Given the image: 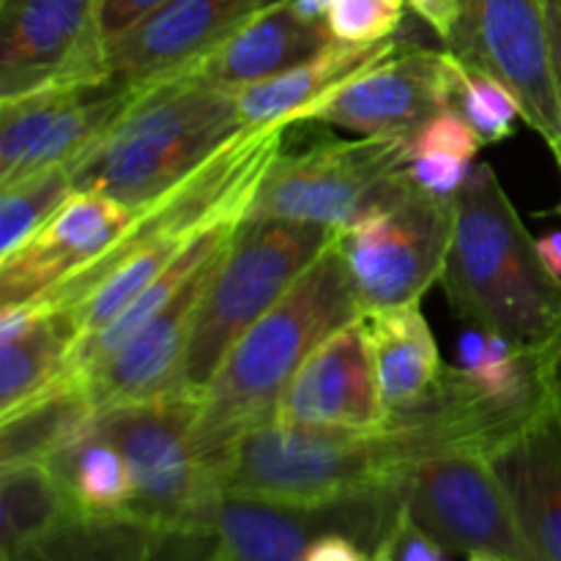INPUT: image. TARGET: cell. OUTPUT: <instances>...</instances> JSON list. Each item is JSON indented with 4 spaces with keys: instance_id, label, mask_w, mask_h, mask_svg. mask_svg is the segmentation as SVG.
<instances>
[{
    "instance_id": "obj_1",
    "label": "cell",
    "mask_w": 561,
    "mask_h": 561,
    "mask_svg": "<svg viewBox=\"0 0 561 561\" xmlns=\"http://www.w3.org/2000/svg\"><path fill=\"white\" fill-rule=\"evenodd\" d=\"M285 131L288 124L241 129L179 184L137 206L129 228L96 261L31 301L69 316L77 340L102 332L201 236L247 217Z\"/></svg>"
},
{
    "instance_id": "obj_2",
    "label": "cell",
    "mask_w": 561,
    "mask_h": 561,
    "mask_svg": "<svg viewBox=\"0 0 561 561\" xmlns=\"http://www.w3.org/2000/svg\"><path fill=\"white\" fill-rule=\"evenodd\" d=\"M359 316L362 305L332 241L299 283L236 340L197 392L192 436L211 471L230 444L277 420L285 389L307 356Z\"/></svg>"
},
{
    "instance_id": "obj_3",
    "label": "cell",
    "mask_w": 561,
    "mask_h": 561,
    "mask_svg": "<svg viewBox=\"0 0 561 561\" xmlns=\"http://www.w3.org/2000/svg\"><path fill=\"white\" fill-rule=\"evenodd\" d=\"M444 296L463 321L515 343L553 340L561 329V279L537 250L518 208L488 162L453 201Z\"/></svg>"
},
{
    "instance_id": "obj_4",
    "label": "cell",
    "mask_w": 561,
    "mask_h": 561,
    "mask_svg": "<svg viewBox=\"0 0 561 561\" xmlns=\"http://www.w3.org/2000/svg\"><path fill=\"white\" fill-rule=\"evenodd\" d=\"M244 129L233 88L153 82L77 162L75 190L142 206Z\"/></svg>"
},
{
    "instance_id": "obj_5",
    "label": "cell",
    "mask_w": 561,
    "mask_h": 561,
    "mask_svg": "<svg viewBox=\"0 0 561 561\" xmlns=\"http://www.w3.org/2000/svg\"><path fill=\"white\" fill-rule=\"evenodd\" d=\"M420 460L398 422L376 431L268 422L214 463L219 493L285 504H332L389 491Z\"/></svg>"
},
{
    "instance_id": "obj_6",
    "label": "cell",
    "mask_w": 561,
    "mask_h": 561,
    "mask_svg": "<svg viewBox=\"0 0 561 561\" xmlns=\"http://www.w3.org/2000/svg\"><path fill=\"white\" fill-rule=\"evenodd\" d=\"M337 230L288 219H241L201 294L186 387L201 392L236 340L261 321L323 255Z\"/></svg>"
},
{
    "instance_id": "obj_7",
    "label": "cell",
    "mask_w": 561,
    "mask_h": 561,
    "mask_svg": "<svg viewBox=\"0 0 561 561\" xmlns=\"http://www.w3.org/2000/svg\"><path fill=\"white\" fill-rule=\"evenodd\" d=\"M409 140L356 137L279 151L244 219H288L343 230L411 192Z\"/></svg>"
},
{
    "instance_id": "obj_8",
    "label": "cell",
    "mask_w": 561,
    "mask_h": 561,
    "mask_svg": "<svg viewBox=\"0 0 561 561\" xmlns=\"http://www.w3.org/2000/svg\"><path fill=\"white\" fill-rule=\"evenodd\" d=\"M195 411L197 392H175L96 414L93 431L110 438L131 469L129 515L159 526H192L222 496L192 436Z\"/></svg>"
},
{
    "instance_id": "obj_9",
    "label": "cell",
    "mask_w": 561,
    "mask_h": 561,
    "mask_svg": "<svg viewBox=\"0 0 561 561\" xmlns=\"http://www.w3.org/2000/svg\"><path fill=\"white\" fill-rule=\"evenodd\" d=\"M392 491L400 507L447 551L466 557L493 553L502 561H540L488 455H431L409 466Z\"/></svg>"
},
{
    "instance_id": "obj_10",
    "label": "cell",
    "mask_w": 561,
    "mask_h": 561,
    "mask_svg": "<svg viewBox=\"0 0 561 561\" xmlns=\"http://www.w3.org/2000/svg\"><path fill=\"white\" fill-rule=\"evenodd\" d=\"M453 236V201L411 186L392 206L337 230L334 244L345 263L362 312L420 305L442 279Z\"/></svg>"
},
{
    "instance_id": "obj_11",
    "label": "cell",
    "mask_w": 561,
    "mask_h": 561,
    "mask_svg": "<svg viewBox=\"0 0 561 561\" xmlns=\"http://www.w3.org/2000/svg\"><path fill=\"white\" fill-rule=\"evenodd\" d=\"M398 513L392 488L332 504H285L222 493L197 524L208 529L206 561H301L310 542L329 531H343L373 553Z\"/></svg>"
},
{
    "instance_id": "obj_12",
    "label": "cell",
    "mask_w": 561,
    "mask_h": 561,
    "mask_svg": "<svg viewBox=\"0 0 561 561\" xmlns=\"http://www.w3.org/2000/svg\"><path fill=\"white\" fill-rule=\"evenodd\" d=\"M140 93L104 77L0 99V186L77 162Z\"/></svg>"
},
{
    "instance_id": "obj_13",
    "label": "cell",
    "mask_w": 561,
    "mask_h": 561,
    "mask_svg": "<svg viewBox=\"0 0 561 561\" xmlns=\"http://www.w3.org/2000/svg\"><path fill=\"white\" fill-rule=\"evenodd\" d=\"M447 49L463 64L491 71L518 96L526 126L551 153L559 146L557 82L546 0H460Z\"/></svg>"
},
{
    "instance_id": "obj_14",
    "label": "cell",
    "mask_w": 561,
    "mask_h": 561,
    "mask_svg": "<svg viewBox=\"0 0 561 561\" xmlns=\"http://www.w3.org/2000/svg\"><path fill=\"white\" fill-rule=\"evenodd\" d=\"M104 77L99 0H0V99Z\"/></svg>"
},
{
    "instance_id": "obj_15",
    "label": "cell",
    "mask_w": 561,
    "mask_h": 561,
    "mask_svg": "<svg viewBox=\"0 0 561 561\" xmlns=\"http://www.w3.org/2000/svg\"><path fill=\"white\" fill-rule=\"evenodd\" d=\"M449 49L400 42L376 66L312 107L301 124H329L356 137L409 140L431 115L449 107Z\"/></svg>"
},
{
    "instance_id": "obj_16",
    "label": "cell",
    "mask_w": 561,
    "mask_h": 561,
    "mask_svg": "<svg viewBox=\"0 0 561 561\" xmlns=\"http://www.w3.org/2000/svg\"><path fill=\"white\" fill-rule=\"evenodd\" d=\"M135 214V206L102 192H71L25 244L0 257V307L36 299L96 261L129 228Z\"/></svg>"
},
{
    "instance_id": "obj_17",
    "label": "cell",
    "mask_w": 561,
    "mask_h": 561,
    "mask_svg": "<svg viewBox=\"0 0 561 561\" xmlns=\"http://www.w3.org/2000/svg\"><path fill=\"white\" fill-rule=\"evenodd\" d=\"M274 422L340 431H376L387 425L389 409L359 318L307 356L285 389Z\"/></svg>"
},
{
    "instance_id": "obj_18",
    "label": "cell",
    "mask_w": 561,
    "mask_h": 561,
    "mask_svg": "<svg viewBox=\"0 0 561 561\" xmlns=\"http://www.w3.org/2000/svg\"><path fill=\"white\" fill-rule=\"evenodd\" d=\"M222 250L186 283V288L170 301L168 310L159 312L129 343L121 345L115 354H110L80 378L96 411L157 400L175 392H192L186 387L192 327H195L201 294Z\"/></svg>"
},
{
    "instance_id": "obj_19",
    "label": "cell",
    "mask_w": 561,
    "mask_h": 561,
    "mask_svg": "<svg viewBox=\"0 0 561 561\" xmlns=\"http://www.w3.org/2000/svg\"><path fill=\"white\" fill-rule=\"evenodd\" d=\"M268 3L274 0H168L110 38V77L124 85H151L159 77L201 58Z\"/></svg>"
},
{
    "instance_id": "obj_20",
    "label": "cell",
    "mask_w": 561,
    "mask_h": 561,
    "mask_svg": "<svg viewBox=\"0 0 561 561\" xmlns=\"http://www.w3.org/2000/svg\"><path fill=\"white\" fill-rule=\"evenodd\" d=\"M332 42L327 22L310 20L290 0H274L214 44L201 58L153 82L241 88L283 75ZM151 82V85H153Z\"/></svg>"
},
{
    "instance_id": "obj_21",
    "label": "cell",
    "mask_w": 561,
    "mask_h": 561,
    "mask_svg": "<svg viewBox=\"0 0 561 561\" xmlns=\"http://www.w3.org/2000/svg\"><path fill=\"white\" fill-rule=\"evenodd\" d=\"M208 529L159 526L137 515H77L0 561H206Z\"/></svg>"
},
{
    "instance_id": "obj_22",
    "label": "cell",
    "mask_w": 561,
    "mask_h": 561,
    "mask_svg": "<svg viewBox=\"0 0 561 561\" xmlns=\"http://www.w3.org/2000/svg\"><path fill=\"white\" fill-rule=\"evenodd\" d=\"M398 44V38L381 44H345L332 38L312 58L290 66L283 75L233 88L241 126L244 129L272 124L299 126L312 107H318L351 80L365 75L370 66L387 58Z\"/></svg>"
},
{
    "instance_id": "obj_23",
    "label": "cell",
    "mask_w": 561,
    "mask_h": 561,
    "mask_svg": "<svg viewBox=\"0 0 561 561\" xmlns=\"http://www.w3.org/2000/svg\"><path fill=\"white\" fill-rule=\"evenodd\" d=\"M518 524L540 561H561V409L493 458Z\"/></svg>"
},
{
    "instance_id": "obj_24",
    "label": "cell",
    "mask_w": 561,
    "mask_h": 561,
    "mask_svg": "<svg viewBox=\"0 0 561 561\" xmlns=\"http://www.w3.org/2000/svg\"><path fill=\"white\" fill-rule=\"evenodd\" d=\"M359 321L389 414L425 398L442 378L444 365L420 305L367 310Z\"/></svg>"
},
{
    "instance_id": "obj_25",
    "label": "cell",
    "mask_w": 561,
    "mask_h": 561,
    "mask_svg": "<svg viewBox=\"0 0 561 561\" xmlns=\"http://www.w3.org/2000/svg\"><path fill=\"white\" fill-rule=\"evenodd\" d=\"M96 414L85 383L66 376L36 400L0 416V463L55 458L91 431Z\"/></svg>"
},
{
    "instance_id": "obj_26",
    "label": "cell",
    "mask_w": 561,
    "mask_h": 561,
    "mask_svg": "<svg viewBox=\"0 0 561 561\" xmlns=\"http://www.w3.org/2000/svg\"><path fill=\"white\" fill-rule=\"evenodd\" d=\"M77 507L47 460L0 463V557L53 535Z\"/></svg>"
},
{
    "instance_id": "obj_27",
    "label": "cell",
    "mask_w": 561,
    "mask_h": 561,
    "mask_svg": "<svg viewBox=\"0 0 561 561\" xmlns=\"http://www.w3.org/2000/svg\"><path fill=\"white\" fill-rule=\"evenodd\" d=\"M75 343L77 329L69 316L44 307L42 318L25 334L0 343V416L64 381Z\"/></svg>"
},
{
    "instance_id": "obj_28",
    "label": "cell",
    "mask_w": 561,
    "mask_h": 561,
    "mask_svg": "<svg viewBox=\"0 0 561 561\" xmlns=\"http://www.w3.org/2000/svg\"><path fill=\"white\" fill-rule=\"evenodd\" d=\"M80 515H129L135 480L124 453L110 438L88 431L47 460Z\"/></svg>"
},
{
    "instance_id": "obj_29",
    "label": "cell",
    "mask_w": 561,
    "mask_h": 561,
    "mask_svg": "<svg viewBox=\"0 0 561 561\" xmlns=\"http://www.w3.org/2000/svg\"><path fill=\"white\" fill-rule=\"evenodd\" d=\"M449 107L458 110L466 124L485 142H502L518 131L524 121L518 96L491 71L463 64L453 55L449 66Z\"/></svg>"
},
{
    "instance_id": "obj_30",
    "label": "cell",
    "mask_w": 561,
    "mask_h": 561,
    "mask_svg": "<svg viewBox=\"0 0 561 561\" xmlns=\"http://www.w3.org/2000/svg\"><path fill=\"white\" fill-rule=\"evenodd\" d=\"M75 192L69 164L0 186V257L25 244Z\"/></svg>"
},
{
    "instance_id": "obj_31",
    "label": "cell",
    "mask_w": 561,
    "mask_h": 561,
    "mask_svg": "<svg viewBox=\"0 0 561 561\" xmlns=\"http://www.w3.org/2000/svg\"><path fill=\"white\" fill-rule=\"evenodd\" d=\"M403 0H334L327 27L334 42L381 44L403 22Z\"/></svg>"
},
{
    "instance_id": "obj_32",
    "label": "cell",
    "mask_w": 561,
    "mask_h": 561,
    "mask_svg": "<svg viewBox=\"0 0 561 561\" xmlns=\"http://www.w3.org/2000/svg\"><path fill=\"white\" fill-rule=\"evenodd\" d=\"M480 148L482 140L455 107H442L409 137V157L444 153V157H460L474 162Z\"/></svg>"
},
{
    "instance_id": "obj_33",
    "label": "cell",
    "mask_w": 561,
    "mask_h": 561,
    "mask_svg": "<svg viewBox=\"0 0 561 561\" xmlns=\"http://www.w3.org/2000/svg\"><path fill=\"white\" fill-rule=\"evenodd\" d=\"M477 164L471 159L444 157V153H420L409 157V179L420 192L444 201H455L466 181L471 179Z\"/></svg>"
},
{
    "instance_id": "obj_34",
    "label": "cell",
    "mask_w": 561,
    "mask_h": 561,
    "mask_svg": "<svg viewBox=\"0 0 561 561\" xmlns=\"http://www.w3.org/2000/svg\"><path fill=\"white\" fill-rule=\"evenodd\" d=\"M381 546L387 548L392 561H449L447 548L436 537L427 535L403 507H400L398 518H394L392 529L383 537Z\"/></svg>"
},
{
    "instance_id": "obj_35",
    "label": "cell",
    "mask_w": 561,
    "mask_h": 561,
    "mask_svg": "<svg viewBox=\"0 0 561 561\" xmlns=\"http://www.w3.org/2000/svg\"><path fill=\"white\" fill-rule=\"evenodd\" d=\"M162 3L168 0H99V22H102L104 38L107 42L115 38Z\"/></svg>"
},
{
    "instance_id": "obj_36",
    "label": "cell",
    "mask_w": 561,
    "mask_h": 561,
    "mask_svg": "<svg viewBox=\"0 0 561 561\" xmlns=\"http://www.w3.org/2000/svg\"><path fill=\"white\" fill-rule=\"evenodd\" d=\"M301 561H370V553L343 531H329L316 537L305 551Z\"/></svg>"
},
{
    "instance_id": "obj_37",
    "label": "cell",
    "mask_w": 561,
    "mask_h": 561,
    "mask_svg": "<svg viewBox=\"0 0 561 561\" xmlns=\"http://www.w3.org/2000/svg\"><path fill=\"white\" fill-rule=\"evenodd\" d=\"M422 22L433 27L442 42H447L455 31V22L460 14V0H403Z\"/></svg>"
},
{
    "instance_id": "obj_38",
    "label": "cell",
    "mask_w": 561,
    "mask_h": 561,
    "mask_svg": "<svg viewBox=\"0 0 561 561\" xmlns=\"http://www.w3.org/2000/svg\"><path fill=\"white\" fill-rule=\"evenodd\" d=\"M548 33H551V60H553V82H557V110H559V146L553 151L561 170V0H546Z\"/></svg>"
},
{
    "instance_id": "obj_39",
    "label": "cell",
    "mask_w": 561,
    "mask_h": 561,
    "mask_svg": "<svg viewBox=\"0 0 561 561\" xmlns=\"http://www.w3.org/2000/svg\"><path fill=\"white\" fill-rule=\"evenodd\" d=\"M537 250H540L542 261L551 268L553 277L561 279V233H546L542 239H537Z\"/></svg>"
},
{
    "instance_id": "obj_40",
    "label": "cell",
    "mask_w": 561,
    "mask_h": 561,
    "mask_svg": "<svg viewBox=\"0 0 561 561\" xmlns=\"http://www.w3.org/2000/svg\"><path fill=\"white\" fill-rule=\"evenodd\" d=\"M290 3H294L296 9L301 11V14L310 16V20L327 22V16H329V11H332L334 0H290Z\"/></svg>"
},
{
    "instance_id": "obj_41",
    "label": "cell",
    "mask_w": 561,
    "mask_h": 561,
    "mask_svg": "<svg viewBox=\"0 0 561 561\" xmlns=\"http://www.w3.org/2000/svg\"><path fill=\"white\" fill-rule=\"evenodd\" d=\"M370 561H392V559H389L387 548H383V546H378V548H376V551H373V553H370Z\"/></svg>"
},
{
    "instance_id": "obj_42",
    "label": "cell",
    "mask_w": 561,
    "mask_h": 561,
    "mask_svg": "<svg viewBox=\"0 0 561 561\" xmlns=\"http://www.w3.org/2000/svg\"><path fill=\"white\" fill-rule=\"evenodd\" d=\"M469 561H502V559L493 557V553H469Z\"/></svg>"
},
{
    "instance_id": "obj_43",
    "label": "cell",
    "mask_w": 561,
    "mask_h": 561,
    "mask_svg": "<svg viewBox=\"0 0 561 561\" xmlns=\"http://www.w3.org/2000/svg\"><path fill=\"white\" fill-rule=\"evenodd\" d=\"M557 343H559V389H561V329L557 334Z\"/></svg>"
}]
</instances>
